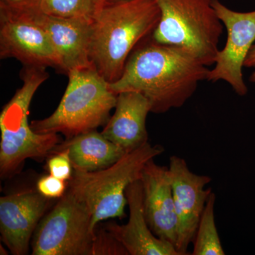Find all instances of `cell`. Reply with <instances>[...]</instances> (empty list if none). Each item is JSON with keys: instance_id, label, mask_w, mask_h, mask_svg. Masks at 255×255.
Returning a JSON list of instances; mask_svg holds the SVG:
<instances>
[{"instance_id": "obj_1", "label": "cell", "mask_w": 255, "mask_h": 255, "mask_svg": "<svg viewBox=\"0 0 255 255\" xmlns=\"http://www.w3.org/2000/svg\"><path fill=\"white\" fill-rule=\"evenodd\" d=\"M209 71L189 50L159 43L150 35L134 48L122 76L110 87L116 94L139 92L150 102L152 113L164 114L185 105Z\"/></svg>"}, {"instance_id": "obj_2", "label": "cell", "mask_w": 255, "mask_h": 255, "mask_svg": "<svg viewBox=\"0 0 255 255\" xmlns=\"http://www.w3.org/2000/svg\"><path fill=\"white\" fill-rule=\"evenodd\" d=\"M160 19L155 0L104 4L92 22V65L110 83L118 80L132 50L152 34Z\"/></svg>"}, {"instance_id": "obj_3", "label": "cell", "mask_w": 255, "mask_h": 255, "mask_svg": "<svg viewBox=\"0 0 255 255\" xmlns=\"http://www.w3.org/2000/svg\"><path fill=\"white\" fill-rule=\"evenodd\" d=\"M22 86L15 92L0 114V176L9 179L19 172L26 159L42 160L61 142L59 134H39L28 122L31 101L49 78L46 68L23 66Z\"/></svg>"}, {"instance_id": "obj_4", "label": "cell", "mask_w": 255, "mask_h": 255, "mask_svg": "<svg viewBox=\"0 0 255 255\" xmlns=\"http://www.w3.org/2000/svg\"><path fill=\"white\" fill-rule=\"evenodd\" d=\"M68 84L59 105L51 115L32 121L39 134H62L66 139L105 127L116 107L117 94L93 65L68 74Z\"/></svg>"}, {"instance_id": "obj_5", "label": "cell", "mask_w": 255, "mask_h": 255, "mask_svg": "<svg viewBox=\"0 0 255 255\" xmlns=\"http://www.w3.org/2000/svg\"><path fill=\"white\" fill-rule=\"evenodd\" d=\"M164 150L162 146L152 145L148 142L126 152L107 168L95 172L74 170L68 182V190L86 206L95 228L105 220L123 219L126 217L127 188L140 180L145 164Z\"/></svg>"}, {"instance_id": "obj_6", "label": "cell", "mask_w": 255, "mask_h": 255, "mask_svg": "<svg viewBox=\"0 0 255 255\" xmlns=\"http://www.w3.org/2000/svg\"><path fill=\"white\" fill-rule=\"evenodd\" d=\"M160 19L152 37L155 41L186 48L207 67L219 52L224 25L212 0H155Z\"/></svg>"}, {"instance_id": "obj_7", "label": "cell", "mask_w": 255, "mask_h": 255, "mask_svg": "<svg viewBox=\"0 0 255 255\" xmlns=\"http://www.w3.org/2000/svg\"><path fill=\"white\" fill-rule=\"evenodd\" d=\"M96 228L86 206L67 189L43 216L31 243L33 255H92Z\"/></svg>"}, {"instance_id": "obj_8", "label": "cell", "mask_w": 255, "mask_h": 255, "mask_svg": "<svg viewBox=\"0 0 255 255\" xmlns=\"http://www.w3.org/2000/svg\"><path fill=\"white\" fill-rule=\"evenodd\" d=\"M0 58H15L23 66L60 68L48 33L31 11L3 5H0Z\"/></svg>"}, {"instance_id": "obj_9", "label": "cell", "mask_w": 255, "mask_h": 255, "mask_svg": "<svg viewBox=\"0 0 255 255\" xmlns=\"http://www.w3.org/2000/svg\"><path fill=\"white\" fill-rule=\"evenodd\" d=\"M218 16L227 30V41L220 50L210 70L208 82L223 80L231 85L240 96H245L248 90L243 68L245 60L255 41V11L239 12L229 9L219 0H212Z\"/></svg>"}, {"instance_id": "obj_10", "label": "cell", "mask_w": 255, "mask_h": 255, "mask_svg": "<svg viewBox=\"0 0 255 255\" xmlns=\"http://www.w3.org/2000/svg\"><path fill=\"white\" fill-rule=\"evenodd\" d=\"M168 167L177 216L175 248L179 255H187L206 202L213 192L211 187L206 188L212 179L209 176L194 173L185 159L177 155L170 157Z\"/></svg>"}, {"instance_id": "obj_11", "label": "cell", "mask_w": 255, "mask_h": 255, "mask_svg": "<svg viewBox=\"0 0 255 255\" xmlns=\"http://www.w3.org/2000/svg\"><path fill=\"white\" fill-rule=\"evenodd\" d=\"M51 201L37 189H23L1 196V239L11 254H28L31 238Z\"/></svg>"}, {"instance_id": "obj_12", "label": "cell", "mask_w": 255, "mask_h": 255, "mask_svg": "<svg viewBox=\"0 0 255 255\" xmlns=\"http://www.w3.org/2000/svg\"><path fill=\"white\" fill-rule=\"evenodd\" d=\"M140 181L144 211L149 227L159 239L175 247L177 216L169 167L159 165L154 159H151L142 170Z\"/></svg>"}, {"instance_id": "obj_13", "label": "cell", "mask_w": 255, "mask_h": 255, "mask_svg": "<svg viewBox=\"0 0 255 255\" xmlns=\"http://www.w3.org/2000/svg\"><path fill=\"white\" fill-rule=\"evenodd\" d=\"M129 208L127 224L110 222L105 225L129 255H180L171 243L159 239L149 227L143 206L142 182L135 181L126 191Z\"/></svg>"}, {"instance_id": "obj_14", "label": "cell", "mask_w": 255, "mask_h": 255, "mask_svg": "<svg viewBox=\"0 0 255 255\" xmlns=\"http://www.w3.org/2000/svg\"><path fill=\"white\" fill-rule=\"evenodd\" d=\"M30 11L48 33L59 58L60 71L68 75L92 65L90 56L92 21Z\"/></svg>"}, {"instance_id": "obj_15", "label": "cell", "mask_w": 255, "mask_h": 255, "mask_svg": "<svg viewBox=\"0 0 255 255\" xmlns=\"http://www.w3.org/2000/svg\"><path fill=\"white\" fill-rule=\"evenodd\" d=\"M114 110L101 132L106 138L127 152L148 142L146 119L151 105L145 96L134 91L120 92Z\"/></svg>"}, {"instance_id": "obj_16", "label": "cell", "mask_w": 255, "mask_h": 255, "mask_svg": "<svg viewBox=\"0 0 255 255\" xmlns=\"http://www.w3.org/2000/svg\"><path fill=\"white\" fill-rule=\"evenodd\" d=\"M63 150L68 151L74 170L82 172L107 168L127 152L97 130L66 139L56 145L50 154Z\"/></svg>"}, {"instance_id": "obj_17", "label": "cell", "mask_w": 255, "mask_h": 255, "mask_svg": "<svg viewBox=\"0 0 255 255\" xmlns=\"http://www.w3.org/2000/svg\"><path fill=\"white\" fill-rule=\"evenodd\" d=\"M103 4L102 0H30L25 9L58 17L93 21Z\"/></svg>"}, {"instance_id": "obj_18", "label": "cell", "mask_w": 255, "mask_h": 255, "mask_svg": "<svg viewBox=\"0 0 255 255\" xmlns=\"http://www.w3.org/2000/svg\"><path fill=\"white\" fill-rule=\"evenodd\" d=\"M216 194H210L201 215L193 244V255H224L215 220Z\"/></svg>"}, {"instance_id": "obj_19", "label": "cell", "mask_w": 255, "mask_h": 255, "mask_svg": "<svg viewBox=\"0 0 255 255\" xmlns=\"http://www.w3.org/2000/svg\"><path fill=\"white\" fill-rule=\"evenodd\" d=\"M128 255L125 248L105 227L96 231L92 255Z\"/></svg>"}, {"instance_id": "obj_20", "label": "cell", "mask_w": 255, "mask_h": 255, "mask_svg": "<svg viewBox=\"0 0 255 255\" xmlns=\"http://www.w3.org/2000/svg\"><path fill=\"white\" fill-rule=\"evenodd\" d=\"M47 161V169L51 175L68 182L74 172L71 159L66 150L58 151L50 154Z\"/></svg>"}, {"instance_id": "obj_21", "label": "cell", "mask_w": 255, "mask_h": 255, "mask_svg": "<svg viewBox=\"0 0 255 255\" xmlns=\"http://www.w3.org/2000/svg\"><path fill=\"white\" fill-rule=\"evenodd\" d=\"M37 190L40 194L48 199L61 198L68 189V182L61 180L54 176H43L36 183Z\"/></svg>"}, {"instance_id": "obj_22", "label": "cell", "mask_w": 255, "mask_h": 255, "mask_svg": "<svg viewBox=\"0 0 255 255\" xmlns=\"http://www.w3.org/2000/svg\"><path fill=\"white\" fill-rule=\"evenodd\" d=\"M30 0H0V5L11 9L23 10L26 9Z\"/></svg>"}, {"instance_id": "obj_23", "label": "cell", "mask_w": 255, "mask_h": 255, "mask_svg": "<svg viewBox=\"0 0 255 255\" xmlns=\"http://www.w3.org/2000/svg\"><path fill=\"white\" fill-rule=\"evenodd\" d=\"M245 68H255V43L252 46L244 63Z\"/></svg>"}, {"instance_id": "obj_24", "label": "cell", "mask_w": 255, "mask_h": 255, "mask_svg": "<svg viewBox=\"0 0 255 255\" xmlns=\"http://www.w3.org/2000/svg\"><path fill=\"white\" fill-rule=\"evenodd\" d=\"M104 4H111V3L119 2V1H126V0H102Z\"/></svg>"}, {"instance_id": "obj_25", "label": "cell", "mask_w": 255, "mask_h": 255, "mask_svg": "<svg viewBox=\"0 0 255 255\" xmlns=\"http://www.w3.org/2000/svg\"><path fill=\"white\" fill-rule=\"evenodd\" d=\"M0 249H1V255H8L9 253H8V252L6 251H5L4 247L2 246V245H1V246H0Z\"/></svg>"}, {"instance_id": "obj_26", "label": "cell", "mask_w": 255, "mask_h": 255, "mask_svg": "<svg viewBox=\"0 0 255 255\" xmlns=\"http://www.w3.org/2000/svg\"><path fill=\"white\" fill-rule=\"evenodd\" d=\"M250 81L251 82H255V71L252 73L251 78H250Z\"/></svg>"}]
</instances>
